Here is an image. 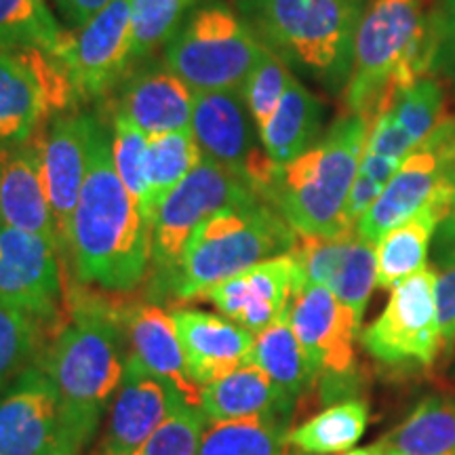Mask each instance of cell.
<instances>
[{
    "label": "cell",
    "mask_w": 455,
    "mask_h": 455,
    "mask_svg": "<svg viewBox=\"0 0 455 455\" xmlns=\"http://www.w3.org/2000/svg\"><path fill=\"white\" fill-rule=\"evenodd\" d=\"M74 272L108 291H129L144 281L152 259V226L118 178L112 133L93 116L87 175L72 215Z\"/></svg>",
    "instance_id": "cell-1"
},
{
    "label": "cell",
    "mask_w": 455,
    "mask_h": 455,
    "mask_svg": "<svg viewBox=\"0 0 455 455\" xmlns=\"http://www.w3.org/2000/svg\"><path fill=\"white\" fill-rule=\"evenodd\" d=\"M124 325L101 304H81L36 358L61 403L64 451L81 455L121 388L127 355Z\"/></svg>",
    "instance_id": "cell-2"
},
{
    "label": "cell",
    "mask_w": 455,
    "mask_h": 455,
    "mask_svg": "<svg viewBox=\"0 0 455 455\" xmlns=\"http://www.w3.org/2000/svg\"><path fill=\"white\" fill-rule=\"evenodd\" d=\"M365 0H236L266 49L329 91L348 84Z\"/></svg>",
    "instance_id": "cell-3"
},
{
    "label": "cell",
    "mask_w": 455,
    "mask_h": 455,
    "mask_svg": "<svg viewBox=\"0 0 455 455\" xmlns=\"http://www.w3.org/2000/svg\"><path fill=\"white\" fill-rule=\"evenodd\" d=\"M367 133L369 124L350 114L304 155L278 169L266 201L298 235L338 236L352 232L344 224V207L358 175Z\"/></svg>",
    "instance_id": "cell-4"
},
{
    "label": "cell",
    "mask_w": 455,
    "mask_h": 455,
    "mask_svg": "<svg viewBox=\"0 0 455 455\" xmlns=\"http://www.w3.org/2000/svg\"><path fill=\"white\" fill-rule=\"evenodd\" d=\"M428 11L426 0H371L365 7L344 101L350 114L361 116L369 127L415 78L419 81L418 60Z\"/></svg>",
    "instance_id": "cell-5"
},
{
    "label": "cell",
    "mask_w": 455,
    "mask_h": 455,
    "mask_svg": "<svg viewBox=\"0 0 455 455\" xmlns=\"http://www.w3.org/2000/svg\"><path fill=\"white\" fill-rule=\"evenodd\" d=\"M293 243V228L261 196L221 209L188 238L171 293L198 299L226 278L289 253Z\"/></svg>",
    "instance_id": "cell-6"
},
{
    "label": "cell",
    "mask_w": 455,
    "mask_h": 455,
    "mask_svg": "<svg viewBox=\"0 0 455 455\" xmlns=\"http://www.w3.org/2000/svg\"><path fill=\"white\" fill-rule=\"evenodd\" d=\"M266 51L236 11L209 3L186 15L164 47V64L195 93L241 91Z\"/></svg>",
    "instance_id": "cell-7"
},
{
    "label": "cell",
    "mask_w": 455,
    "mask_h": 455,
    "mask_svg": "<svg viewBox=\"0 0 455 455\" xmlns=\"http://www.w3.org/2000/svg\"><path fill=\"white\" fill-rule=\"evenodd\" d=\"M259 196L230 171L203 156L192 171L158 207L152 226V266L155 284L161 291L173 289L181 255L192 232L221 209L235 207L249 198Z\"/></svg>",
    "instance_id": "cell-8"
},
{
    "label": "cell",
    "mask_w": 455,
    "mask_h": 455,
    "mask_svg": "<svg viewBox=\"0 0 455 455\" xmlns=\"http://www.w3.org/2000/svg\"><path fill=\"white\" fill-rule=\"evenodd\" d=\"M192 133L203 156L230 171L264 201L268 198L281 167L261 146L251 114L238 91L195 93Z\"/></svg>",
    "instance_id": "cell-9"
},
{
    "label": "cell",
    "mask_w": 455,
    "mask_h": 455,
    "mask_svg": "<svg viewBox=\"0 0 455 455\" xmlns=\"http://www.w3.org/2000/svg\"><path fill=\"white\" fill-rule=\"evenodd\" d=\"M76 101L66 68L43 51L0 49V150L24 144L44 116Z\"/></svg>",
    "instance_id": "cell-10"
},
{
    "label": "cell",
    "mask_w": 455,
    "mask_h": 455,
    "mask_svg": "<svg viewBox=\"0 0 455 455\" xmlns=\"http://www.w3.org/2000/svg\"><path fill=\"white\" fill-rule=\"evenodd\" d=\"M436 275L422 268L392 289L390 301L363 333L369 355L388 365H430L441 350L436 315Z\"/></svg>",
    "instance_id": "cell-11"
},
{
    "label": "cell",
    "mask_w": 455,
    "mask_h": 455,
    "mask_svg": "<svg viewBox=\"0 0 455 455\" xmlns=\"http://www.w3.org/2000/svg\"><path fill=\"white\" fill-rule=\"evenodd\" d=\"M78 100L106 93L133 61V0H112L72 34L60 57Z\"/></svg>",
    "instance_id": "cell-12"
},
{
    "label": "cell",
    "mask_w": 455,
    "mask_h": 455,
    "mask_svg": "<svg viewBox=\"0 0 455 455\" xmlns=\"http://www.w3.org/2000/svg\"><path fill=\"white\" fill-rule=\"evenodd\" d=\"M455 141V118H445L413 155L403 161L382 195L356 224L363 241L378 244L386 232L405 224L428 204L439 186Z\"/></svg>",
    "instance_id": "cell-13"
},
{
    "label": "cell",
    "mask_w": 455,
    "mask_h": 455,
    "mask_svg": "<svg viewBox=\"0 0 455 455\" xmlns=\"http://www.w3.org/2000/svg\"><path fill=\"white\" fill-rule=\"evenodd\" d=\"M64 451V418L53 382L34 363L0 396V455Z\"/></svg>",
    "instance_id": "cell-14"
},
{
    "label": "cell",
    "mask_w": 455,
    "mask_h": 455,
    "mask_svg": "<svg viewBox=\"0 0 455 455\" xmlns=\"http://www.w3.org/2000/svg\"><path fill=\"white\" fill-rule=\"evenodd\" d=\"M363 318L323 284L295 293L289 323L329 386L355 371V341Z\"/></svg>",
    "instance_id": "cell-15"
},
{
    "label": "cell",
    "mask_w": 455,
    "mask_h": 455,
    "mask_svg": "<svg viewBox=\"0 0 455 455\" xmlns=\"http://www.w3.org/2000/svg\"><path fill=\"white\" fill-rule=\"evenodd\" d=\"M60 249L47 238L0 224V301L34 318H51L61 304Z\"/></svg>",
    "instance_id": "cell-16"
},
{
    "label": "cell",
    "mask_w": 455,
    "mask_h": 455,
    "mask_svg": "<svg viewBox=\"0 0 455 455\" xmlns=\"http://www.w3.org/2000/svg\"><path fill=\"white\" fill-rule=\"evenodd\" d=\"M295 293L298 270L291 255L284 253L226 278L198 299L212 301L230 321L258 335L289 318Z\"/></svg>",
    "instance_id": "cell-17"
},
{
    "label": "cell",
    "mask_w": 455,
    "mask_h": 455,
    "mask_svg": "<svg viewBox=\"0 0 455 455\" xmlns=\"http://www.w3.org/2000/svg\"><path fill=\"white\" fill-rule=\"evenodd\" d=\"M184 398L129 352L121 388L114 396L110 419L93 455H135Z\"/></svg>",
    "instance_id": "cell-18"
},
{
    "label": "cell",
    "mask_w": 455,
    "mask_h": 455,
    "mask_svg": "<svg viewBox=\"0 0 455 455\" xmlns=\"http://www.w3.org/2000/svg\"><path fill=\"white\" fill-rule=\"evenodd\" d=\"M95 114L61 112L49 123L41 146L43 178L64 253L70 249L72 215L87 175L91 124Z\"/></svg>",
    "instance_id": "cell-19"
},
{
    "label": "cell",
    "mask_w": 455,
    "mask_h": 455,
    "mask_svg": "<svg viewBox=\"0 0 455 455\" xmlns=\"http://www.w3.org/2000/svg\"><path fill=\"white\" fill-rule=\"evenodd\" d=\"M32 138L0 150V224L47 238L64 253L44 188L41 146Z\"/></svg>",
    "instance_id": "cell-20"
},
{
    "label": "cell",
    "mask_w": 455,
    "mask_h": 455,
    "mask_svg": "<svg viewBox=\"0 0 455 455\" xmlns=\"http://www.w3.org/2000/svg\"><path fill=\"white\" fill-rule=\"evenodd\" d=\"M192 379L204 386L218 382L247 363L255 335L235 321L203 310L171 312Z\"/></svg>",
    "instance_id": "cell-21"
},
{
    "label": "cell",
    "mask_w": 455,
    "mask_h": 455,
    "mask_svg": "<svg viewBox=\"0 0 455 455\" xmlns=\"http://www.w3.org/2000/svg\"><path fill=\"white\" fill-rule=\"evenodd\" d=\"M123 325L131 355L138 356L148 371L173 386L186 405L198 409L203 388L188 371L173 316L161 306L140 304L123 316Z\"/></svg>",
    "instance_id": "cell-22"
},
{
    "label": "cell",
    "mask_w": 455,
    "mask_h": 455,
    "mask_svg": "<svg viewBox=\"0 0 455 455\" xmlns=\"http://www.w3.org/2000/svg\"><path fill=\"white\" fill-rule=\"evenodd\" d=\"M116 110L138 124L148 138L192 129L195 91L169 68H156L131 78Z\"/></svg>",
    "instance_id": "cell-23"
},
{
    "label": "cell",
    "mask_w": 455,
    "mask_h": 455,
    "mask_svg": "<svg viewBox=\"0 0 455 455\" xmlns=\"http://www.w3.org/2000/svg\"><path fill=\"white\" fill-rule=\"evenodd\" d=\"M198 409L207 422H226L266 413L289 418L293 401L283 395L264 369L253 363H243L236 371L204 386Z\"/></svg>",
    "instance_id": "cell-24"
},
{
    "label": "cell",
    "mask_w": 455,
    "mask_h": 455,
    "mask_svg": "<svg viewBox=\"0 0 455 455\" xmlns=\"http://www.w3.org/2000/svg\"><path fill=\"white\" fill-rule=\"evenodd\" d=\"M451 213L439 196L432 195L428 204L415 213L405 224L386 232L382 241L375 244L378 251V278L375 287L395 289L407 276L426 268L432 238L436 228Z\"/></svg>",
    "instance_id": "cell-25"
},
{
    "label": "cell",
    "mask_w": 455,
    "mask_h": 455,
    "mask_svg": "<svg viewBox=\"0 0 455 455\" xmlns=\"http://www.w3.org/2000/svg\"><path fill=\"white\" fill-rule=\"evenodd\" d=\"M321 123L323 104L304 83L291 76L275 114L259 131L261 146L278 167H284L315 144Z\"/></svg>",
    "instance_id": "cell-26"
},
{
    "label": "cell",
    "mask_w": 455,
    "mask_h": 455,
    "mask_svg": "<svg viewBox=\"0 0 455 455\" xmlns=\"http://www.w3.org/2000/svg\"><path fill=\"white\" fill-rule=\"evenodd\" d=\"M247 363L264 369L272 382L283 390V395L293 403L299 395L312 388L321 375L295 335L289 318L255 335Z\"/></svg>",
    "instance_id": "cell-27"
},
{
    "label": "cell",
    "mask_w": 455,
    "mask_h": 455,
    "mask_svg": "<svg viewBox=\"0 0 455 455\" xmlns=\"http://www.w3.org/2000/svg\"><path fill=\"white\" fill-rule=\"evenodd\" d=\"M203 161L201 146L192 129L171 131V133L148 138L146 150V181L148 201L146 220L155 226L158 207L164 198L184 181Z\"/></svg>",
    "instance_id": "cell-28"
},
{
    "label": "cell",
    "mask_w": 455,
    "mask_h": 455,
    "mask_svg": "<svg viewBox=\"0 0 455 455\" xmlns=\"http://www.w3.org/2000/svg\"><path fill=\"white\" fill-rule=\"evenodd\" d=\"M70 36L44 0H0V49L43 51L60 60Z\"/></svg>",
    "instance_id": "cell-29"
},
{
    "label": "cell",
    "mask_w": 455,
    "mask_h": 455,
    "mask_svg": "<svg viewBox=\"0 0 455 455\" xmlns=\"http://www.w3.org/2000/svg\"><path fill=\"white\" fill-rule=\"evenodd\" d=\"M382 445L401 455H455V401L424 398Z\"/></svg>",
    "instance_id": "cell-30"
},
{
    "label": "cell",
    "mask_w": 455,
    "mask_h": 455,
    "mask_svg": "<svg viewBox=\"0 0 455 455\" xmlns=\"http://www.w3.org/2000/svg\"><path fill=\"white\" fill-rule=\"evenodd\" d=\"M287 419L266 413L209 422L212 426H204L198 455H281L289 435Z\"/></svg>",
    "instance_id": "cell-31"
},
{
    "label": "cell",
    "mask_w": 455,
    "mask_h": 455,
    "mask_svg": "<svg viewBox=\"0 0 455 455\" xmlns=\"http://www.w3.org/2000/svg\"><path fill=\"white\" fill-rule=\"evenodd\" d=\"M369 409L363 401H344L325 409L287 435V441L304 453H346L363 439Z\"/></svg>",
    "instance_id": "cell-32"
},
{
    "label": "cell",
    "mask_w": 455,
    "mask_h": 455,
    "mask_svg": "<svg viewBox=\"0 0 455 455\" xmlns=\"http://www.w3.org/2000/svg\"><path fill=\"white\" fill-rule=\"evenodd\" d=\"M41 355L38 318L0 301V396Z\"/></svg>",
    "instance_id": "cell-33"
},
{
    "label": "cell",
    "mask_w": 455,
    "mask_h": 455,
    "mask_svg": "<svg viewBox=\"0 0 455 455\" xmlns=\"http://www.w3.org/2000/svg\"><path fill=\"white\" fill-rule=\"evenodd\" d=\"M415 146H422L445 121V93L439 78L424 76L398 95L388 110Z\"/></svg>",
    "instance_id": "cell-34"
},
{
    "label": "cell",
    "mask_w": 455,
    "mask_h": 455,
    "mask_svg": "<svg viewBox=\"0 0 455 455\" xmlns=\"http://www.w3.org/2000/svg\"><path fill=\"white\" fill-rule=\"evenodd\" d=\"M378 278V251L375 244L363 241L361 236H355L348 253L341 259L339 268L335 270L327 289L338 298L341 304L356 312L363 318L367 308V301L371 298Z\"/></svg>",
    "instance_id": "cell-35"
},
{
    "label": "cell",
    "mask_w": 455,
    "mask_h": 455,
    "mask_svg": "<svg viewBox=\"0 0 455 455\" xmlns=\"http://www.w3.org/2000/svg\"><path fill=\"white\" fill-rule=\"evenodd\" d=\"M355 236L356 230L338 236H315L295 232V243L289 255L293 258L295 270H298V291L301 287H312V284L327 287L344 255L348 253Z\"/></svg>",
    "instance_id": "cell-36"
},
{
    "label": "cell",
    "mask_w": 455,
    "mask_h": 455,
    "mask_svg": "<svg viewBox=\"0 0 455 455\" xmlns=\"http://www.w3.org/2000/svg\"><path fill=\"white\" fill-rule=\"evenodd\" d=\"M146 150L148 135L123 112H114L112 121V158L118 178L129 195L140 204L146 218L148 181H146ZM148 221V220H146Z\"/></svg>",
    "instance_id": "cell-37"
},
{
    "label": "cell",
    "mask_w": 455,
    "mask_h": 455,
    "mask_svg": "<svg viewBox=\"0 0 455 455\" xmlns=\"http://www.w3.org/2000/svg\"><path fill=\"white\" fill-rule=\"evenodd\" d=\"M195 0H133V60H144L178 32Z\"/></svg>",
    "instance_id": "cell-38"
},
{
    "label": "cell",
    "mask_w": 455,
    "mask_h": 455,
    "mask_svg": "<svg viewBox=\"0 0 455 455\" xmlns=\"http://www.w3.org/2000/svg\"><path fill=\"white\" fill-rule=\"evenodd\" d=\"M291 76V68L268 49L259 60L258 68L251 72V76L244 81L243 89L238 91L249 114H251L258 133L266 127L272 114H275Z\"/></svg>",
    "instance_id": "cell-39"
},
{
    "label": "cell",
    "mask_w": 455,
    "mask_h": 455,
    "mask_svg": "<svg viewBox=\"0 0 455 455\" xmlns=\"http://www.w3.org/2000/svg\"><path fill=\"white\" fill-rule=\"evenodd\" d=\"M207 419L201 409L180 405L135 455H198Z\"/></svg>",
    "instance_id": "cell-40"
},
{
    "label": "cell",
    "mask_w": 455,
    "mask_h": 455,
    "mask_svg": "<svg viewBox=\"0 0 455 455\" xmlns=\"http://www.w3.org/2000/svg\"><path fill=\"white\" fill-rule=\"evenodd\" d=\"M426 70L455 83V0H432L426 28Z\"/></svg>",
    "instance_id": "cell-41"
},
{
    "label": "cell",
    "mask_w": 455,
    "mask_h": 455,
    "mask_svg": "<svg viewBox=\"0 0 455 455\" xmlns=\"http://www.w3.org/2000/svg\"><path fill=\"white\" fill-rule=\"evenodd\" d=\"M436 315H439L441 348L451 352L455 348V266L436 275Z\"/></svg>",
    "instance_id": "cell-42"
},
{
    "label": "cell",
    "mask_w": 455,
    "mask_h": 455,
    "mask_svg": "<svg viewBox=\"0 0 455 455\" xmlns=\"http://www.w3.org/2000/svg\"><path fill=\"white\" fill-rule=\"evenodd\" d=\"M384 186L378 184V181L369 178V175L358 173L355 184L350 188V195L346 198L344 207V224L356 230V224L361 221L363 215H365L371 204L378 201V196L382 195Z\"/></svg>",
    "instance_id": "cell-43"
},
{
    "label": "cell",
    "mask_w": 455,
    "mask_h": 455,
    "mask_svg": "<svg viewBox=\"0 0 455 455\" xmlns=\"http://www.w3.org/2000/svg\"><path fill=\"white\" fill-rule=\"evenodd\" d=\"M430 247L436 268L445 270L455 266V209L436 228Z\"/></svg>",
    "instance_id": "cell-44"
},
{
    "label": "cell",
    "mask_w": 455,
    "mask_h": 455,
    "mask_svg": "<svg viewBox=\"0 0 455 455\" xmlns=\"http://www.w3.org/2000/svg\"><path fill=\"white\" fill-rule=\"evenodd\" d=\"M112 0H55V7L70 28H81L101 9H106Z\"/></svg>",
    "instance_id": "cell-45"
},
{
    "label": "cell",
    "mask_w": 455,
    "mask_h": 455,
    "mask_svg": "<svg viewBox=\"0 0 455 455\" xmlns=\"http://www.w3.org/2000/svg\"><path fill=\"white\" fill-rule=\"evenodd\" d=\"M403 161H398V158L373 155V152L365 150L361 156V164H358V173L369 175V178L378 181V184L386 186L392 178H395V173Z\"/></svg>",
    "instance_id": "cell-46"
},
{
    "label": "cell",
    "mask_w": 455,
    "mask_h": 455,
    "mask_svg": "<svg viewBox=\"0 0 455 455\" xmlns=\"http://www.w3.org/2000/svg\"><path fill=\"white\" fill-rule=\"evenodd\" d=\"M436 192L445 198L449 209H455V150L453 155L449 156V161L445 163V169H443V175H441V181L439 186H436Z\"/></svg>",
    "instance_id": "cell-47"
},
{
    "label": "cell",
    "mask_w": 455,
    "mask_h": 455,
    "mask_svg": "<svg viewBox=\"0 0 455 455\" xmlns=\"http://www.w3.org/2000/svg\"><path fill=\"white\" fill-rule=\"evenodd\" d=\"M386 449L382 443H378V445L373 447H365V449H355V451H348L346 455H384Z\"/></svg>",
    "instance_id": "cell-48"
},
{
    "label": "cell",
    "mask_w": 455,
    "mask_h": 455,
    "mask_svg": "<svg viewBox=\"0 0 455 455\" xmlns=\"http://www.w3.org/2000/svg\"><path fill=\"white\" fill-rule=\"evenodd\" d=\"M386 449V447H384ZM384 455H401V453H396V451H388V449H386V453Z\"/></svg>",
    "instance_id": "cell-49"
},
{
    "label": "cell",
    "mask_w": 455,
    "mask_h": 455,
    "mask_svg": "<svg viewBox=\"0 0 455 455\" xmlns=\"http://www.w3.org/2000/svg\"><path fill=\"white\" fill-rule=\"evenodd\" d=\"M53 455H61V453H53Z\"/></svg>",
    "instance_id": "cell-50"
}]
</instances>
